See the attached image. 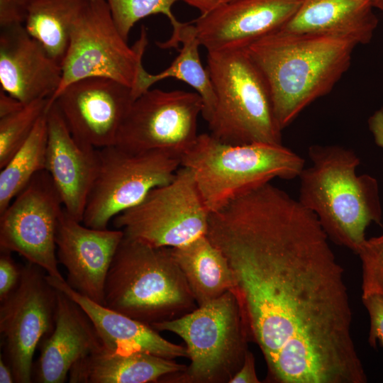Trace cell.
I'll return each mask as SVG.
<instances>
[{"label": "cell", "mask_w": 383, "mask_h": 383, "mask_svg": "<svg viewBox=\"0 0 383 383\" xmlns=\"http://www.w3.org/2000/svg\"><path fill=\"white\" fill-rule=\"evenodd\" d=\"M328 240L316 216L293 199L245 225L223 251L269 382H367L344 270Z\"/></svg>", "instance_id": "6da1fadb"}, {"label": "cell", "mask_w": 383, "mask_h": 383, "mask_svg": "<svg viewBox=\"0 0 383 383\" xmlns=\"http://www.w3.org/2000/svg\"><path fill=\"white\" fill-rule=\"evenodd\" d=\"M358 45L345 35L277 30L245 48L267 84L282 131L332 90Z\"/></svg>", "instance_id": "7a4b0ae2"}, {"label": "cell", "mask_w": 383, "mask_h": 383, "mask_svg": "<svg viewBox=\"0 0 383 383\" xmlns=\"http://www.w3.org/2000/svg\"><path fill=\"white\" fill-rule=\"evenodd\" d=\"M312 164L299 175V201L318 219L329 240L358 252L372 223L382 226V208L377 180L358 175L360 158L337 145H312Z\"/></svg>", "instance_id": "3957f363"}, {"label": "cell", "mask_w": 383, "mask_h": 383, "mask_svg": "<svg viewBox=\"0 0 383 383\" xmlns=\"http://www.w3.org/2000/svg\"><path fill=\"white\" fill-rule=\"evenodd\" d=\"M196 305L170 248L123 236L108 272L104 306L152 326L180 317Z\"/></svg>", "instance_id": "277c9868"}, {"label": "cell", "mask_w": 383, "mask_h": 383, "mask_svg": "<svg viewBox=\"0 0 383 383\" xmlns=\"http://www.w3.org/2000/svg\"><path fill=\"white\" fill-rule=\"evenodd\" d=\"M181 166L192 171L211 213L273 179L298 178L305 161L282 144L232 145L203 133L182 156Z\"/></svg>", "instance_id": "5b68a950"}, {"label": "cell", "mask_w": 383, "mask_h": 383, "mask_svg": "<svg viewBox=\"0 0 383 383\" xmlns=\"http://www.w3.org/2000/svg\"><path fill=\"white\" fill-rule=\"evenodd\" d=\"M206 68L216 95L210 134L232 145H282L269 87L245 48L208 52Z\"/></svg>", "instance_id": "8992f818"}, {"label": "cell", "mask_w": 383, "mask_h": 383, "mask_svg": "<svg viewBox=\"0 0 383 383\" xmlns=\"http://www.w3.org/2000/svg\"><path fill=\"white\" fill-rule=\"evenodd\" d=\"M157 331H168L186 344L190 364L161 382H229L239 370L250 342L236 296L228 292L174 319L154 323Z\"/></svg>", "instance_id": "52a82bcc"}, {"label": "cell", "mask_w": 383, "mask_h": 383, "mask_svg": "<svg viewBox=\"0 0 383 383\" xmlns=\"http://www.w3.org/2000/svg\"><path fill=\"white\" fill-rule=\"evenodd\" d=\"M148 45L142 28L130 47L117 29L105 0H87L75 21L61 64L62 82L53 96L70 84L88 77H105L135 90L145 71L142 60ZM136 98V96H135Z\"/></svg>", "instance_id": "ba28073f"}, {"label": "cell", "mask_w": 383, "mask_h": 383, "mask_svg": "<svg viewBox=\"0 0 383 383\" xmlns=\"http://www.w3.org/2000/svg\"><path fill=\"white\" fill-rule=\"evenodd\" d=\"M99 154L98 172L82 219L97 229L107 228L116 216L170 182L181 167V157L162 150L133 152L113 145L99 149Z\"/></svg>", "instance_id": "9c48e42d"}, {"label": "cell", "mask_w": 383, "mask_h": 383, "mask_svg": "<svg viewBox=\"0 0 383 383\" xmlns=\"http://www.w3.org/2000/svg\"><path fill=\"white\" fill-rule=\"evenodd\" d=\"M209 217L192 171L181 166L170 182L151 190L113 221L128 238L174 248L206 235Z\"/></svg>", "instance_id": "30bf717a"}, {"label": "cell", "mask_w": 383, "mask_h": 383, "mask_svg": "<svg viewBox=\"0 0 383 383\" xmlns=\"http://www.w3.org/2000/svg\"><path fill=\"white\" fill-rule=\"evenodd\" d=\"M46 272L28 262L20 282L0 305L1 345L16 383L33 382V359L41 341L55 326L58 290Z\"/></svg>", "instance_id": "8fae6325"}, {"label": "cell", "mask_w": 383, "mask_h": 383, "mask_svg": "<svg viewBox=\"0 0 383 383\" xmlns=\"http://www.w3.org/2000/svg\"><path fill=\"white\" fill-rule=\"evenodd\" d=\"M204 104L196 92L145 91L132 104L115 145L133 152L167 151L182 156L195 143Z\"/></svg>", "instance_id": "7c38bea8"}, {"label": "cell", "mask_w": 383, "mask_h": 383, "mask_svg": "<svg viewBox=\"0 0 383 383\" xmlns=\"http://www.w3.org/2000/svg\"><path fill=\"white\" fill-rule=\"evenodd\" d=\"M63 210L50 175L38 172L0 213V250L17 252L48 275L65 280L58 269L55 243Z\"/></svg>", "instance_id": "4fadbf2b"}, {"label": "cell", "mask_w": 383, "mask_h": 383, "mask_svg": "<svg viewBox=\"0 0 383 383\" xmlns=\"http://www.w3.org/2000/svg\"><path fill=\"white\" fill-rule=\"evenodd\" d=\"M133 89L105 77L75 81L49 99L79 143L96 149L115 145L135 99Z\"/></svg>", "instance_id": "5bb4252c"}, {"label": "cell", "mask_w": 383, "mask_h": 383, "mask_svg": "<svg viewBox=\"0 0 383 383\" xmlns=\"http://www.w3.org/2000/svg\"><path fill=\"white\" fill-rule=\"evenodd\" d=\"M306 0H225L194 26L207 52L245 48L279 30Z\"/></svg>", "instance_id": "9a60e30c"}, {"label": "cell", "mask_w": 383, "mask_h": 383, "mask_svg": "<svg viewBox=\"0 0 383 383\" xmlns=\"http://www.w3.org/2000/svg\"><path fill=\"white\" fill-rule=\"evenodd\" d=\"M123 236L121 229L88 227L64 209L55 243L58 262L67 270V284L84 296L104 305L108 272Z\"/></svg>", "instance_id": "2e32d148"}, {"label": "cell", "mask_w": 383, "mask_h": 383, "mask_svg": "<svg viewBox=\"0 0 383 383\" xmlns=\"http://www.w3.org/2000/svg\"><path fill=\"white\" fill-rule=\"evenodd\" d=\"M45 170L55 185L65 210L82 222L87 201L99 165V149L77 141L54 102L47 111Z\"/></svg>", "instance_id": "e0dca14e"}, {"label": "cell", "mask_w": 383, "mask_h": 383, "mask_svg": "<svg viewBox=\"0 0 383 383\" xmlns=\"http://www.w3.org/2000/svg\"><path fill=\"white\" fill-rule=\"evenodd\" d=\"M62 74L61 65L24 25L1 29V90L25 104L51 99L60 87Z\"/></svg>", "instance_id": "ac0fdd59"}, {"label": "cell", "mask_w": 383, "mask_h": 383, "mask_svg": "<svg viewBox=\"0 0 383 383\" xmlns=\"http://www.w3.org/2000/svg\"><path fill=\"white\" fill-rule=\"evenodd\" d=\"M57 290L54 329L39 345L40 355L33 368L34 382H65L76 362L104 348L84 310L68 295Z\"/></svg>", "instance_id": "d6986e66"}, {"label": "cell", "mask_w": 383, "mask_h": 383, "mask_svg": "<svg viewBox=\"0 0 383 383\" xmlns=\"http://www.w3.org/2000/svg\"><path fill=\"white\" fill-rule=\"evenodd\" d=\"M49 282L76 301L92 321L104 347L113 352H143L174 360L188 358L186 347L170 342L146 324L84 296L66 280L47 275Z\"/></svg>", "instance_id": "ffe728a7"}, {"label": "cell", "mask_w": 383, "mask_h": 383, "mask_svg": "<svg viewBox=\"0 0 383 383\" xmlns=\"http://www.w3.org/2000/svg\"><path fill=\"white\" fill-rule=\"evenodd\" d=\"M373 8V0H306L278 30L345 35L367 44L378 24Z\"/></svg>", "instance_id": "44dd1931"}, {"label": "cell", "mask_w": 383, "mask_h": 383, "mask_svg": "<svg viewBox=\"0 0 383 383\" xmlns=\"http://www.w3.org/2000/svg\"><path fill=\"white\" fill-rule=\"evenodd\" d=\"M184 365L143 352H113L104 347L76 362L70 383H148L184 371Z\"/></svg>", "instance_id": "7402d4cb"}, {"label": "cell", "mask_w": 383, "mask_h": 383, "mask_svg": "<svg viewBox=\"0 0 383 383\" xmlns=\"http://www.w3.org/2000/svg\"><path fill=\"white\" fill-rule=\"evenodd\" d=\"M179 43L182 45L179 54L166 70L155 74L145 70L135 90L136 98L160 80L167 78L181 80L194 88L201 96L204 104L201 115L208 123L215 109L216 95L209 74L200 60L199 47L201 45L194 24L181 23L172 30L168 40L156 42V45L162 49H170L177 48Z\"/></svg>", "instance_id": "603a6c76"}, {"label": "cell", "mask_w": 383, "mask_h": 383, "mask_svg": "<svg viewBox=\"0 0 383 383\" xmlns=\"http://www.w3.org/2000/svg\"><path fill=\"white\" fill-rule=\"evenodd\" d=\"M193 296L201 306L234 289L231 270L221 252L206 235L171 248Z\"/></svg>", "instance_id": "cb8c5ba5"}, {"label": "cell", "mask_w": 383, "mask_h": 383, "mask_svg": "<svg viewBox=\"0 0 383 383\" xmlns=\"http://www.w3.org/2000/svg\"><path fill=\"white\" fill-rule=\"evenodd\" d=\"M87 0H30L24 23L27 32L62 64L72 26Z\"/></svg>", "instance_id": "d4e9b609"}, {"label": "cell", "mask_w": 383, "mask_h": 383, "mask_svg": "<svg viewBox=\"0 0 383 383\" xmlns=\"http://www.w3.org/2000/svg\"><path fill=\"white\" fill-rule=\"evenodd\" d=\"M47 142L46 111L38 120L26 141L1 168L0 213L36 174L45 170Z\"/></svg>", "instance_id": "484cf974"}, {"label": "cell", "mask_w": 383, "mask_h": 383, "mask_svg": "<svg viewBox=\"0 0 383 383\" xmlns=\"http://www.w3.org/2000/svg\"><path fill=\"white\" fill-rule=\"evenodd\" d=\"M49 99L26 104L17 111L0 118V168L28 138L38 120L47 111Z\"/></svg>", "instance_id": "4316f807"}, {"label": "cell", "mask_w": 383, "mask_h": 383, "mask_svg": "<svg viewBox=\"0 0 383 383\" xmlns=\"http://www.w3.org/2000/svg\"><path fill=\"white\" fill-rule=\"evenodd\" d=\"M113 22L123 38L128 40L134 25L151 15L163 14L176 28L179 22L172 12V6L179 0H105Z\"/></svg>", "instance_id": "83f0119b"}, {"label": "cell", "mask_w": 383, "mask_h": 383, "mask_svg": "<svg viewBox=\"0 0 383 383\" xmlns=\"http://www.w3.org/2000/svg\"><path fill=\"white\" fill-rule=\"evenodd\" d=\"M357 255L362 267V296L377 294L383 297V233L366 238Z\"/></svg>", "instance_id": "f1b7e54d"}, {"label": "cell", "mask_w": 383, "mask_h": 383, "mask_svg": "<svg viewBox=\"0 0 383 383\" xmlns=\"http://www.w3.org/2000/svg\"><path fill=\"white\" fill-rule=\"evenodd\" d=\"M362 301L370 317L368 343L376 348L383 346V297L377 294L362 296Z\"/></svg>", "instance_id": "f546056e"}, {"label": "cell", "mask_w": 383, "mask_h": 383, "mask_svg": "<svg viewBox=\"0 0 383 383\" xmlns=\"http://www.w3.org/2000/svg\"><path fill=\"white\" fill-rule=\"evenodd\" d=\"M11 253L9 251L1 250L0 301L15 290L21 276V267L16 263Z\"/></svg>", "instance_id": "4dcf8cb0"}, {"label": "cell", "mask_w": 383, "mask_h": 383, "mask_svg": "<svg viewBox=\"0 0 383 383\" xmlns=\"http://www.w3.org/2000/svg\"><path fill=\"white\" fill-rule=\"evenodd\" d=\"M30 0H0V28L24 25Z\"/></svg>", "instance_id": "1f68e13d"}, {"label": "cell", "mask_w": 383, "mask_h": 383, "mask_svg": "<svg viewBox=\"0 0 383 383\" xmlns=\"http://www.w3.org/2000/svg\"><path fill=\"white\" fill-rule=\"evenodd\" d=\"M255 369V360L253 354L248 350L243 365L231 379L229 383H259Z\"/></svg>", "instance_id": "d6a6232c"}, {"label": "cell", "mask_w": 383, "mask_h": 383, "mask_svg": "<svg viewBox=\"0 0 383 383\" xmlns=\"http://www.w3.org/2000/svg\"><path fill=\"white\" fill-rule=\"evenodd\" d=\"M368 127L375 143L383 148V106L369 118Z\"/></svg>", "instance_id": "836d02e7"}, {"label": "cell", "mask_w": 383, "mask_h": 383, "mask_svg": "<svg viewBox=\"0 0 383 383\" xmlns=\"http://www.w3.org/2000/svg\"><path fill=\"white\" fill-rule=\"evenodd\" d=\"M24 104L0 89V118L17 111Z\"/></svg>", "instance_id": "e575fe53"}, {"label": "cell", "mask_w": 383, "mask_h": 383, "mask_svg": "<svg viewBox=\"0 0 383 383\" xmlns=\"http://www.w3.org/2000/svg\"><path fill=\"white\" fill-rule=\"evenodd\" d=\"M187 4L197 9L201 15H206L218 6H220L225 0H182Z\"/></svg>", "instance_id": "d590c367"}, {"label": "cell", "mask_w": 383, "mask_h": 383, "mask_svg": "<svg viewBox=\"0 0 383 383\" xmlns=\"http://www.w3.org/2000/svg\"><path fill=\"white\" fill-rule=\"evenodd\" d=\"M16 382L13 370L11 366L4 360L3 356L0 355V383Z\"/></svg>", "instance_id": "8d00e7d4"}, {"label": "cell", "mask_w": 383, "mask_h": 383, "mask_svg": "<svg viewBox=\"0 0 383 383\" xmlns=\"http://www.w3.org/2000/svg\"><path fill=\"white\" fill-rule=\"evenodd\" d=\"M373 6L383 12V0H373Z\"/></svg>", "instance_id": "74e56055"}]
</instances>
